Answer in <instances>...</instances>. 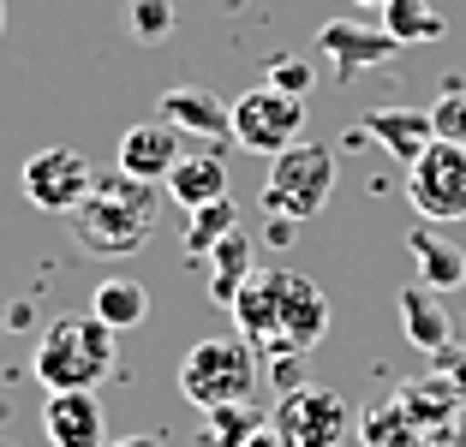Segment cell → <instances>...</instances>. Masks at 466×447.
<instances>
[{
	"label": "cell",
	"mask_w": 466,
	"mask_h": 447,
	"mask_svg": "<svg viewBox=\"0 0 466 447\" xmlns=\"http://www.w3.org/2000/svg\"><path fill=\"white\" fill-rule=\"evenodd\" d=\"M233 328L246 340L258 364H275V358H305L311 346H323L329 334V298L311 274L299 269H258L239 298L228 304Z\"/></svg>",
	"instance_id": "obj_1"
},
{
	"label": "cell",
	"mask_w": 466,
	"mask_h": 447,
	"mask_svg": "<svg viewBox=\"0 0 466 447\" xmlns=\"http://www.w3.org/2000/svg\"><path fill=\"white\" fill-rule=\"evenodd\" d=\"M156 209H162V191L114 167V174H96L90 197L66 215V227H72V239H78V251L114 263V257H132V251L150 244Z\"/></svg>",
	"instance_id": "obj_2"
},
{
	"label": "cell",
	"mask_w": 466,
	"mask_h": 447,
	"mask_svg": "<svg viewBox=\"0 0 466 447\" xmlns=\"http://www.w3.org/2000/svg\"><path fill=\"white\" fill-rule=\"evenodd\" d=\"M114 340L120 334L90 311L55 316L48 334L36 340V353H30V376L48 393H96V382H108L114 364H120V346Z\"/></svg>",
	"instance_id": "obj_3"
},
{
	"label": "cell",
	"mask_w": 466,
	"mask_h": 447,
	"mask_svg": "<svg viewBox=\"0 0 466 447\" xmlns=\"http://www.w3.org/2000/svg\"><path fill=\"white\" fill-rule=\"evenodd\" d=\"M335 197V155L323 144H288L281 155H269V174H263V191H258V204L263 215L275 221H317L323 209H329Z\"/></svg>",
	"instance_id": "obj_4"
},
{
	"label": "cell",
	"mask_w": 466,
	"mask_h": 447,
	"mask_svg": "<svg viewBox=\"0 0 466 447\" xmlns=\"http://www.w3.org/2000/svg\"><path fill=\"white\" fill-rule=\"evenodd\" d=\"M251 388H258V353L239 334H209L179 358V393L198 412L239 406V400H251Z\"/></svg>",
	"instance_id": "obj_5"
},
{
	"label": "cell",
	"mask_w": 466,
	"mask_h": 447,
	"mask_svg": "<svg viewBox=\"0 0 466 447\" xmlns=\"http://www.w3.org/2000/svg\"><path fill=\"white\" fill-rule=\"evenodd\" d=\"M407 204L419 221L442 227V221H466V144H431L419 162L407 167Z\"/></svg>",
	"instance_id": "obj_6"
},
{
	"label": "cell",
	"mask_w": 466,
	"mask_h": 447,
	"mask_svg": "<svg viewBox=\"0 0 466 447\" xmlns=\"http://www.w3.org/2000/svg\"><path fill=\"white\" fill-rule=\"evenodd\" d=\"M275 430L288 435L293 447H347V435H353V406H347L335 388H323V382H305V388L275 400Z\"/></svg>",
	"instance_id": "obj_7"
},
{
	"label": "cell",
	"mask_w": 466,
	"mask_h": 447,
	"mask_svg": "<svg viewBox=\"0 0 466 447\" xmlns=\"http://www.w3.org/2000/svg\"><path fill=\"white\" fill-rule=\"evenodd\" d=\"M90 185H96V167L66 144L36 149V155L18 167V191H25V204L42 209V215H72V209L90 197Z\"/></svg>",
	"instance_id": "obj_8"
},
{
	"label": "cell",
	"mask_w": 466,
	"mask_h": 447,
	"mask_svg": "<svg viewBox=\"0 0 466 447\" xmlns=\"http://www.w3.org/2000/svg\"><path fill=\"white\" fill-rule=\"evenodd\" d=\"M305 132V102L299 95H281L269 84L246 90L233 102V144L251 149V155H281L288 144H299Z\"/></svg>",
	"instance_id": "obj_9"
},
{
	"label": "cell",
	"mask_w": 466,
	"mask_h": 447,
	"mask_svg": "<svg viewBox=\"0 0 466 447\" xmlns=\"http://www.w3.org/2000/svg\"><path fill=\"white\" fill-rule=\"evenodd\" d=\"M317 48L329 55V66H335V84H353L359 72H370V66H389V60L400 55V42L389 36L383 25H359V18H329V25L317 30Z\"/></svg>",
	"instance_id": "obj_10"
},
{
	"label": "cell",
	"mask_w": 466,
	"mask_h": 447,
	"mask_svg": "<svg viewBox=\"0 0 466 447\" xmlns=\"http://www.w3.org/2000/svg\"><path fill=\"white\" fill-rule=\"evenodd\" d=\"M179 132L167 120H144V125H132V132L120 137V155H114V167L120 174H132V179H144V185H162L167 174L179 167Z\"/></svg>",
	"instance_id": "obj_11"
},
{
	"label": "cell",
	"mask_w": 466,
	"mask_h": 447,
	"mask_svg": "<svg viewBox=\"0 0 466 447\" xmlns=\"http://www.w3.org/2000/svg\"><path fill=\"white\" fill-rule=\"evenodd\" d=\"M42 435L48 447H108V418L96 393H48L42 406Z\"/></svg>",
	"instance_id": "obj_12"
},
{
	"label": "cell",
	"mask_w": 466,
	"mask_h": 447,
	"mask_svg": "<svg viewBox=\"0 0 466 447\" xmlns=\"http://www.w3.org/2000/svg\"><path fill=\"white\" fill-rule=\"evenodd\" d=\"M359 125H365V137H370V144H383L400 167H412L431 144H437V125H431V114L400 108V102H389V108H370Z\"/></svg>",
	"instance_id": "obj_13"
},
{
	"label": "cell",
	"mask_w": 466,
	"mask_h": 447,
	"mask_svg": "<svg viewBox=\"0 0 466 447\" xmlns=\"http://www.w3.org/2000/svg\"><path fill=\"white\" fill-rule=\"evenodd\" d=\"M156 120H167L174 132L209 137V144L233 137V108L221 102V95L198 90V84H179V90H167V95H162V108H156Z\"/></svg>",
	"instance_id": "obj_14"
},
{
	"label": "cell",
	"mask_w": 466,
	"mask_h": 447,
	"mask_svg": "<svg viewBox=\"0 0 466 447\" xmlns=\"http://www.w3.org/2000/svg\"><path fill=\"white\" fill-rule=\"evenodd\" d=\"M162 191L174 197L186 215L204 204H216V197H233L228 191V162H221V149H198V155H179V167L162 179Z\"/></svg>",
	"instance_id": "obj_15"
},
{
	"label": "cell",
	"mask_w": 466,
	"mask_h": 447,
	"mask_svg": "<svg viewBox=\"0 0 466 447\" xmlns=\"http://www.w3.org/2000/svg\"><path fill=\"white\" fill-rule=\"evenodd\" d=\"M407 251L412 263H419V281L431 286V293H454V286H466V251L449 239L442 227H412L407 233Z\"/></svg>",
	"instance_id": "obj_16"
},
{
	"label": "cell",
	"mask_w": 466,
	"mask_h": 447,
	"mask_svg": "<svg viewBox=\"0 0 466 447\" xmlns=\"http://www.w3.org/2000/svg\"><path fill=\"white\" fill-rule=\"evenodd\" d=\"M400 328H407V340L412 346H419V353H442V346H449L454 340V323H449V311H442V298L431 293H419V286H400Z\"/></svg>",
	"instance_id": "obj_17"
},
{
	"label": "cell",
	"mask_w": 466,
	"mask_h": 447,
	"mask_svg": "<svg viewBox=\"0 0 466 447\" xmlns=\"http://www.w3.org/2000/svg\"><path fill=\"white\" fill-rule=\"evenodd\" d=\"M90 316H102L114 334L150 323V286L132 281V274H108V281L96 286V298H90Z\"/></svg>",
	"instance_id": "obj_18"
},
{
	"label": "cell",
	"mask_w": 466,
	"mask_h": 447,
	"mask_svg": "<svg viewBox=\"0 0 466 447\" xmlns=\"http://www.w3.org/2000/svg\"><path fill=\"white\" fill-rule=\"evenodd\" d=\"M209 298H216V304H233V298H239V286L251 281V239H246V227L239 233H228V239L216 244V251H209Z\"/></svg>",
	"instance_id": "obj_19"
},
{
	"label": "cell",
	"mask_w": 466,
	"mask_h": 447,
	"mask_svg": "<svg viewBox=\"0 0 466 447\" xmlns=\"http://www.w3.org/2000/svg\"><path fill=\"white\" fill-rule=\"evenodd\" d=\"M377 25H383L400 48H419V42H442L449 36V25H442V13L431 6V0H389Z\"/></svg>",
	"instance_id": "obj_20"
},
{
	"label": "cell",
	"mask_w": 466,
	"mask_h": 447,
	"mask_svg": "<svg viewBox=\"0 0 466 447\" xmlns=\"http://www.w3.org/2000/svg\"><path fill=\"white\" fill-rule=\"evenodd\" d=\"M228 233H239V209H233V197H216V204L192 209L179 244H186V257H192V263H209V251H216Z\"/></svg>",
	"instance_id": "obj_21"
},
{
	"label": "cell",
	"mask_w": 466,
	"mask_h": 447,
	"mask_svg": "<svg viewBox=\"0 0 466 447\" xmlns=\"http://www.w3.org/2000/svg\"><path fill=\"white\" fill-rule=\"evenodd\" d=\"M263 423H269V418H263L251 400H239V406H216V412H204V423H198V447H246Z\"/></svg>",
	"instance_id": "obj_22"
},
{
	"label": "cell",
	"mask_w": 466,
	"mask_h": 447,
	"mask_svg": "<svg viewBox=\"0 0 466 447\" xmlns=\"http://www.w3.org/2000/svg\"><path fill=\"white\" fill-rule=\"evenodd\" d=\"M179 25V6L174 0H126V30H132L144 48H156V42H167Z\"/></svg>",
	"instance_id": "obj_23"
},
{
	"label": "cell",
	"mask_w": 466,
	"mask_h": 447,
	"mask_svg": "<svg viewBox=\"0 0 466 447\" xmlns=\"http://www.w3.org/2000/svg\"><path fill=\"white\" fill-rule=\"evenodd\" d=\"M431 125H437L442 144H466V84L449 78L437 95V108H431Z\"/></svg>",
	"instance_id": "obj_24"
},
{
	"label": "cell",
	"mask_w": 466,
	"mask_h": 447,
	"mask_svg": "<svg viewBox=\"0 0 466 447\" xmlns=\"http://www.w3.org/2000/svg\"><path fill=\"white\" fill-rule=\"evenodd\" d=\"M263 84H269V90H281V95H311V84H317V72L305 66L299 55H281V60H269V66H263Z\"/></svg>",
	"instance_id": "obj_25"
},
{
	"label": "cell",
	"mask_w": 466,
	"mask_h": 447,
	"mask_svg": "<svg viewBox=\"0 0 466 447\" xmlns=\"http://www.w3.org/2000/svg\"><path fill=\"white\" fill-rule=\"evenodd\" d=\"M293 233H299L293 221H275V215H269V227H263V239H269V244H293Z\"/></svg>",
	"instance_id": "obj_26"
},
{
	"label": "cell",
	"mask_w": 466,
	"mask_h": 447,
	"mask_svg": "<svg viewBox=\"0 0 466 447\" xmlns=\"http://www.w3.org/2000/svg\"><path fill=\"white\" fill-rule=\"evenodd\" d=\"M246 447H293V442H288V435H281V430H275V423H263V430L251 435Z\"/></svg>",
	"instance_id": "obj_27"
},
{
	"label": "cell",
	"mask_w": 466,
	"mask_h": 447,
	"mask_svg": "<svg viewBox=\"0 0 466 447\" xmlns=\"http://www.w3.org/2000/svg\"><path fill=\"white\" fill-rule=\"evenodd\" d=\"M108 447H162V435H120V442H108Z\"/></svg>",
	"instance_id": "obj_28"
},
{
	"label": "cell",
	"mask_w": 466,
	"mask_h": 447,
	"mask_svg": "<svg viewBox=\"0 0 466 447\" xmlns=\"http://www.w3.org/2000/svg\"><path fill=\"white\" fill-rule=\"evenodd\" d=\"M6 328H30V304H13V311H6Z\"/></svg>",
	"instance_id": "obj_29"
},
{
	"label": "cell",
	"mask_w": 466,
	"mask_h": 447,
	"mask_svg": "<svg viewBox=\"0 0 466 447\" xmlns=\"http://www.w3.org/2000/svg\"><path fill=\"white\" fill-rule=\"evenodd\" d=\"M0 36H6V0H0Z\"/></svg>",
	"instance_id": "obj_30"
},
{
	"label": "cell",
	"mask_w": 466,
	"mask_h": 447,
	"mask_svg": "<svg viewBox=\"0 0 466 447\" xmlns=\"http://www.w3.org/2000/svg\"><path fill=\"white\" fill-rule=\"evenodd\" d=\"M359 6H377V13H383V6H389V0H359Z\"/></svg>",
	"instance_id": "obj_31"
},
{
	"label": "cell",
	"mask_w": 466,
	"mask_h": 447,
	"mask_svg": "<svg viewBox=\"0 0 466 447\" xmlns=\"http://www.w3.org/2000/svg\"><path fill=\"white\" fill-rule=\"evenodd\" d=\"M0 328H6V311H0Z\"/></svg>",
	"instance_id": "obj_32"
},
{
	"label": "cell",
	"mask_w": 466,
	"mask_h": 447,
	"mask_svg": "<svg viewBox=\"0 0 466 447\" xmlns=\"http://www.w3.org/2000/svg\"><path fill=\"white\" fill-rule=\"evenodd\" d=\"M0 447H6V442H0Z\"/></svg>",
	"instance_id": "obj_33"
}]
</instances>
